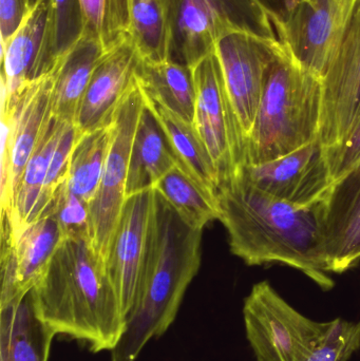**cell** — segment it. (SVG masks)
Masks as SVG:
<instances>
[{
	"mask_svg": "<svg viewBox=\"0 0 360 361\" xmlns=\"http://www.w3.org/2000/svg\"><path fill=\"white\" fill-rule=\"evenodd\" d=\"M243 319L257 361H302L325 328V322L294 309L268 281L252 288L243 305Z\"/></svg>",
	"mask_w": 360,
	"mask_h": 361,
	"instance_id": "obj_8",
	"label": "cell"
},
{
	"mask_svg": "<svg viewBox=\"0 0 360 361\" xmlns=\"http://www.w3.org/2000/svg\"><path fill=\"white\" fill-rule=\"evenodd\" d=\"M355 0H297L277 29L304 69L323 78L337 50Z\"/></svg>",
	"mask_w": 360,
	"mask_h": 361,
	"instance_id": "obj_11",
	"label": "cell"
},
{
	"mask_svg": "<svg viewBox=\"0 0 360 361\" xmlns=\"http://www.w3.org/2000/svg\"><path fill=\"white\" fill-rule=\"evenodd\" d=\"M135 76L150 101L194 125L196 90L190 68L173 59H141Z\"/></svg>",
	"mask_w": 360,
	"mask_h": 361,
	"instance_id": "obj_21",
	"label": "cell"
},
{
	"mask_svg": "<svg viewBox=\"0 0 360 361\" xmlns=\"http://www.w3.org/2000/svg\"><path fill=\"white\" fill-rule=\"evenodd\" d=\"M139 61L130 36L106 53L93 72L76 114L74 126L78 133L111 124L118 103L135 78Z\"/></svg>",
	"mask_w": 360,
	"mask_h": 361,
	"instance_id": "obj_18",
	"label": "cell"
},
{
	"mask_svg": "<svg viewBox=\"0 0 360 361\" xmlns=\"http://www.w3.org/2000/svg\"><path fill=\"white\" fill-rule=\"evenodd\" d=\"M170 59L192 69L215 53L232 32L249 31L278 39L268 15L251 0H167Z\"/></svg>",
	"mask_w": 360,
	"mask_h": 361,
	"instance_id": "obj_5",
	"label": "cell"
},
{
	"mask_svg": "<svg viewBox=\"0 0 360 361\" xmlns=\"http://www.w3.org/2000/svg\"><path fill=\"white\" fill-rule=\"evenodd\" d=\"M107 52L97 42L80 38L66 53L55 78L53 116L61 122L74 124L93 72Z\"/></svg>",
	"mask_w": 360,
	"mask_h": 361,
	"instance_id": "obj_23",
	"label": "cell"
},
{
	"mask_svg": "<svg viewBox=\"0 0 360 361\" xmlns=\"http://www.w3.org/2000/svg\"><path fill=\"white\" fill-rule=\"evenodd\" d=\"M238 173L264 192L300 206L323 203L334 184L319 140L276 160L245 165Z\"/></svg>",
	"mask_w": 360,
	"mask_h": 361,
	"instance_id": "obj_14",
	"label": "cell"
},
{
	"mask_svg": "<svg viewBox=\"0 0 360 361\" xmlns=\"http://www.w3.org/2000/svg\"><path fill=\"white\" fill-rule=\"evenodd\" d=\"M34 1H35V0H30V2H31V4H33Z\"/></svg>",
	"mask_w": 360,
	"mask_h": 361,
	"instance_id": "obj_36",
	"label": "cell"
},
{
	"mask_svg": "<svg viewBox=\"0 0 360 361\" xmlns=\"http://www.w3.org/2000/svg\"><path fill=\"white\" fill-rule=\"evenodd\" d=\"M31 295L36 316L55 336L93 353L113 351L124 333L120 299L88 239L65 238Z\"/></svg>",
	"mask_w": 360,
	"mask_h": 361,
	"instance_id": "obj_2",
	"label": "cell"
},
{
	"mask_svg": "<svg viewBox=\"0 0 360 361\" xmlns=\"http://www.w3.org/2000/svg\"><path fill=\"white\" fill-rule=\"evenodd\" d=\"M46 214L54 216L65 238H85L89 240V204L70 192L66 183L57 191Z\"/></svg>",
	"mask_w": 360,
	"mask_h": 361,
	"instance_id": "obj_32",
	"label": "cell"
},
{
	"mask_svg": "<svg viewBox=\"0 0 360 361\" xmlns=\"http://www.w3.org/2000/svg\"><path fill=\"white\" fill-rule=\"evenodd\" d=\"M63 56L42 78L12 92L2 91L1 212L11 214L27 161L52 118L53 89Z\"/></svg>",
	"mask_w": 360,
	"mask_h": 361,
	"instance_id": "obj_6",
	"label": "cell"
},
{
	"mask_svg": "<svg viewBox=\"0 0 360 361\" xmlns=\"http://www.w3.org/2000/svg\"><path fill=\"white\" fill-rule=\"evenodd\" d=\"M325 158L333 182L342 179L360 163V121L342 143L325 148Z\"/></svg>",
	"mask_w": 360,
	"mask_h": 361,
	"instance_id": "obj_33",
	"label": "cell"
},
{
	"mask_svg": "<svg viewBox=\"0 0 360 361\" xmlns=\"http://www.w3.org/2000/svg\"><path fill=\"white\" fill-rule=\"evenodd\" d=\"M145 99L168 140L178 166L204 190L217 195L219 173L194 125L150 101L146 95Z\"/></svg>",
	"mask_w": 360,
	"mask_h": 361,
	"instance_id": "obj_22",
	"label": "cell"
},
{
	"mask_svg": "<svg viewBox=\"0 0 360 361\" xmlns=\"http://www.w3.org/2000/svg\"><path fill=\"white\" fill-rule=\"evenodd\" d=\"M130 37L141 59H170L167 0H131Z\"/></svg>",
	"mask_w": 360,
	"mask_h": 361,
	"instance_id": "obj_27",
	"label": "cell"
},
{
	"mask_svg": "<svg viewBox=\"0 0 360 361\" xmlns=\"http://www.w3.org/2000/svg\"><path fill=\"white\" fill-rule=\"evenodd\" d=\"M4 92L42 78L54 69L58 59L52 50L50 0H35L23 23L1 47Z\"/></svg>",
	"mask_w": 360,
	"mask_h": 361,
	"instance_id": "obj_16",
	"label": "cell"
},
{
	"mask_svg": "<svg viewBox=\"0 0 360 361\" xmlns=\"http://www.w3.org/2000/svg\"><path fill=\"white\" fill-rule=\"evenodd\" d=\"M112 137L113 120L89 133H77L74 142L66 186L86 203L90 204L99 188Z\"/></svg>",
	"mask_w": 360,
	"mask_h": 361,
	"instance_id": "obj_25",
	"label": "cell"
},
{
	"mask_svg": "<svg viewBox=\"0 0 360 361\" xmlns=\"http://www.w3.org/2000/svg\"><path fill=\"white\" fill-rule=\"evenodd\" d=\"M154 189L129 195L112 237L106 271L125 316L130 311L147 250Z\"/></svg>",
	"mask_w": 360,
	"mask_h": 361,
	"instance_id": "obj_15",
	"label": "cell"
},
{
	"mask_svg": "<svg viewBox=\"0 0 360 361\" xmlns=\"http://www.w3.org/2000/svg\"><path fill=\"white\" fill-rule=\"evenodd\" d=\"M65 239L58 223L46 214L13 233L10 219L1 216L0 309L23 300L50 264Z\"/></svg>",
	"mask_w": 360,
	"mask_h": 361,
	"instance_id": "obj_13",
	"label": "cell"
},
{
	"mask_svg": "<svg viewBox=\"0 0 360 361\" xmlns=\"http://www.w3.org/2000/svg\"><path fill=\"white\" fill-rule=\"evenodd\" d=\"M177 165L168 140L145 99L131 148L126 197L154 189Z\"/></svg>",
	"mask_w": 360,
	"mask_h": 361,
	"instance_id": "obj_19",
	"label": "cell"
},
{
	"mask_svg": "<svg viewBox=\"0 0 360 361\" xmlns=\"http://www.w3.org/2000/svg\"><path fill=\"white\" fill-rule=\"evenodd\" d=\"M54 337L36 316L31 290L0 309V361H48Z\"/></svg>",
	"mask_w": 360,
	"mask_h": 361,
	"instance_id": "obj_20",
	"label": "cell"
},
{
	"mask_svg": "<svg viewBox=\"0 0 360 361\" xmlns=\"http://www.w3.org/2000/svg\"><path fill=\"white\" fill-rule=\"evenodd\" d=\"M85 39L110 51L130 36L131 0H80Z\"/></svg>",
	"mask_w": 360,
	"mask_h": 361,
	"instance_id": "obj_28",
	"label": "cell"
},
{
	"mask_svg": "<svg viewBox=\"0 0 360 361\" xmlns=\"http://www.w3.org/2000/svg\"><path fill=\"white\" fill-rule=\"evenodd\" d=\"M279 44L280 40L242 30L224 36L216 47L228 97L245 143L253 128L266 73Z\"/></svg>",
	"mask_w": 360,
	"mask_h": 361,
	"instance_id": "obj_12",
	"label": "cell"
},
{
	"mask_svg": "<svg viewBox=\"0 0 360 361\" xmlns=\"http://www.w3.org/2000/svg\"><path fill=\"white\" fill-rule=\"evenodd\" d=\"M203 231L188 226L154 190L147 250L135 301L111 361H135L145 345L167 332L200 269Z\"/></svg>",
	"mask_w": 360,
	"mask_h": 361,
	"instance_id": "obj_3",
	"label": "cell"
},
{
	"mask_svg": "<svg viewBox=\"0 0 360 361\" xmlns=\"http://www.w3.org/2000/svg\"><path fill=\"white\" fill-rule=\"evenodd\" d=\"M65 124L52 116L27 161L15 195L12 210L8 214L13 233H18L33 221L34 212L46 180L53 152Z\"/></svg>",
	"mask_w": 360,
	"mask_h": 361,
	"instance_id": "obj_24",
	"label": "cell"
},
{
	"mask_svg": "<svg viewBox=\"0 0 360 361\" xmlns=\"http://www.w3.org/2000/svg\"><path fill=\"white\" fill-rule=\"evenodd\" d=\"M323 252L329 273L342 274L360 261V163L334 182L323 207Z\"/></svg>",
	"mask_w": 360,
	"mask_h": 361,
	"instance_id": "obj_17",
	"label": "cell"
},
{
	"mask_svg": "<svg viewBox=\"0 0 360 361\" xmlns=\"http://www.w3.org/2000/svg\"><path fill=\"white\" fill-rule=\"evenodd\" d=\"M360 349V322L334 319L325 322L318 338L302 361H348Z\"/></svg>",
	"mask_w": 360,
	"mask_h": 361,
	"instance_id": "obj_29",
	"label": "cell"
},
{
	"mask_svg": "<svg viewBox=\"0 0 360 361\" xmlns=\"http://www.w3.org/2000/svg\"><path fill=\"white\" fill-rule=\"evenodd\" d=\"M217 200L235 256L249 265H287L323 290L333 288L323 252V203L300 206L283 201L239 173L220 184Z\"/></svg>",
	"mask_w": 360,
	"mask_h": 361,
	"instance_id": "obj_1",
	"label": "cell"
},
{
	"mask_svg": "<svg viewBox=\"0 0 360 361\" xmlns=\"http://www.w3.org/2000/svg\"><path fill=\"white\" fill-rule=\"evenodd\" d=\"M251 1L257 4L268 15L277 31V27L283 23L285 15L296 0H251Z\"/></svg>",
	"mask_w": 360,
	"mask_h": 361,
	"instance_id": "obj_35",
	"label": "cell"
},
{
	"mask_svg": "<svg viewBox=\"0 0 360 361\" xmlns=\"http://www.w3.org/2000/svg\"><path fill=\"white\" fill-rule=\"evenodd\" d=\"M321 97V78L299 65L280 42L247 140L245 165L276 160L318 140Z\"/></svg>",
	"mask_w": 360,
	"mask_h": 361,
	"instance_id": "obj_4",
	"label": "cell"
},
{
	"mask_svg": "<svg viewBox=\"0 0 360 361\" xmlns=\"http://www.w3.org/2000/svg\"><path fill=\"white\" fill-rule=\"evenodd\" d=\"M144 106L145 94L135 76L114 112L109 154L99 188L89 204V243L105 267L112 237L126 200L131 148Z\"/></svg>",
	"mask_w": 360,
	"mask_h": 361,
	"instance_id": "obj_7",
	"label": "cell"
},
{
	"mask_svg": "<svg viewBox=\"0 0 360 361\" xmlns=\"http://www.w3.org/2000/svg\"><path fill=\"white\" fill-rule=\"evenodd\" d=\"M192 74L196 90L194 126L217 167L221 184L244 166L247 143L216 53L194 65Z\"/></svg>",
	"mask_w": 360,
	"mask_h": 361,
	"instance_id": "obj_9",
	"label": "cell"
},
{
	"mask_svg": "<svg viewBox=\"0 0 360 361\" xmlns=\"http://www.w3.org/2000/svg\"><path fill=\"white\" fill-rule=\"evenodd\" d=\"M154 189L192 228L203 231L209 223L220 220L217 195L204 190L178 165L164 176Z\"/></svg>",
	"mask_w": 360,
	"mask_h": 361,
	"instance_id": "obj_26",
	"label": "cell"
},
{
	"mask_svg": "<svg viewBox=\"0 0 360 361\" xmlns=\"http://www.w3.org/2000/svg\"><path fill=\"white\" fill-rule=\"evenodd\" d=\"M52 50L55 59L66 54L82 37L80 0H50Z\"/></svg>",
	"mask_w": 360,
	"mask_h": 361,
	"instance_id": "obj_31",
	"label": "cell"
},
{
	"mask_svg": "<svg viewBox=\"0 0 360 361\" xmlns=\"http://www.w3.org/2000/svg\"><path fill=\"white\" fill-rule=\"evenodd\" d=\"M318 140L329 148L344 142L360 121V0H355L337 50L321 78Z\"/></svg>",
	"mask_w": 360,
	"mask_h": 361,
	"instance_id": "obj_10",
	"label": "cell"
},
{
	"mask_svg": "<svg viewBox=\"0 0 360 361\" xmlns=\"http://www.w3.org/2000/svg\"><path fill=\"white\" fill-rule=\"evenodd\" d=\"M30 0H0V40L4 46L18 30L29 11Z\"/></svg>",
	"mask_w": 360,
	"mask_h": 361,
	"instance_id": "obj_34",
	"label": "cell"
},
{
	"mask_svg": "<svg viewBox=\"0 0 360 361\" xmlns=\"http://www.w3.org/2000/svg\"><path fill=\"white\" fill-rule=\"evenodd\" d=\"M77 133L74 124L66 123L58 142H57L56 147L53 152L46 180H44V186H42V192H40L39 199H38L37 205L34 212L33 221L48 212L57 191L67 182L70 156H71L72 148H73Z\"/></svg>",
	"mask_w": 360,
	"mask_h": 361,
	"instance_id": "obj_30",
	"label": "cell"
}]
</instances>
